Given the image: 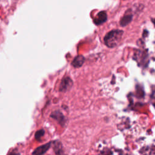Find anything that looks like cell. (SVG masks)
I'll list each match as a JSON object with an SVG mask.
<instances>
[{"label":"cell","mask_w":155,"mask_h":155,"mask_svg":"<svg viewBox=\"0 0 155 155\" xmlns=\"http://www.w3.org/2000/svg\"><path fill=\"white\" fill-rule=\"evenodd\" d=\"M124 31L121 30H113L108 32L104 37L105 44L109 48L115 47L121 41Z\"/></svg>","instance_id":"6da1fadb"},{"label":"cell","mask_w":155,"mask_h":155,"mask_svg":"<svg viewBox=\"0 0 155 155\" xmlns=\"http://www.w3.org/2000/svg\"><path fill=\"white\" fill-rule=\"evenodd\" d=\"M73 84V82L70 77H65L61 81L59 90L61 92H66L71 89Z\"/></svg>","instance_id":"7a4b0ae2"},{"label":"cell","mask_w":155,"mask_h":155,"mask_svg":"<svg viewBox=\"0 0 155 155\" xmlns=\"http://www.w3.org/2000/svg\"><path fill=\"white\" fill-rule=\"evenodd\" d=\"M51 142H48L45 144H44L39 147L36 148L33 152L32 155H43L51 147Z\"/></svg>","instance_id":"3957f363"},{"label":"cell","mask_w":155,"mask_h":155,"mask_svg":"<svg viewBox=\"0 0 155 155\" xmlns=\"http://www.w3.org/2000/svg\"><path fill=\"white\" fill-rule=\"evenodd\" d=\"M107 19V15L105 11L99 12L94 19V23L96 25H101L104 23Z\"/></svg>","instance_id":"277c9868"},{"label":"cell","mask_w":155,"mask_h":155,"mask_svg":"<svg viewBox=\"0 0 155 155\" xmlns=\"http://www.w3.org/2000/svg\"><path fill=\"white\" fill-rule=\"evenodd\" d=\"M50 117L56 120L60 124L64 125L65 123V119L63 114L59 111V110H56L53 111Z\"/></svg>","instance_id":"5b68a950"},{"label":"cell","mask_w":155,"mask_h":155,"mask_svg":"<svg viewBox=\"0 0 155 155\" xmlns=\"http://www.w3.org/2000/svg\"><path fill=\"white\" fill-rule=\"evenodd\" d=\"M85 62V58L82 55H78L76 56L71 62V65L74 68L81 67Z\"/></svg>","instance_id":"8992f818"},{"label":"cell","mask_w":155,"mask_h":155,"mask_svg":"<svg viewBox=\"0 0 155 155\" xmlns=\"http://www.w3.org/2000/svg\"><path fill=\"white\" fill-rule=\"evenodd\" d=\"M53 149L56 155H64L62 143L59 141L56 140L53 142Z\"/></svg>","instance_id":"52a82bcc"},{"label":"cell","mask_w":155,"mask_h":155,"mask_svg":"<svg viewBox=\"0 0 155 155\" xmlns=\"http://www.w3.org/2000/svg\"><path fill=\"white\" fill-rule=\"evenodd\" d=\"M132 18H133V15L131 13H128V12H127L120 19V25L122 27H125L131 21Z\"/></svg>","instance_id":"ba28073f"},{"label":"cell","mask_w":155,"mask_h":155,"mask_svg":"<svg viewBox=\"0 0 155 155\" xmlns=\"http://www.w3.org/2000/svg\"><path fill=\"white\" fill-rule=\"evenodd\" d=\"M44 130L43 129H41L38 131H37L35 133V139H37V140H39L44 134Z\"/></svg>","instance_id":"9c48e42d"},{"label":"cell","mask_w":155,"mask_h":155,"mask_svg":"<svg viewBox=\"0 0 155 155\" xmlns=\"http://www.w3.org/2000/svg\"><path fill=\"white\" fill-rule=\"evenodd\" d=\"M10 155H20L19 154V153H12L11 154H10Z\"/></svg>","instance_id":"30bf717a"}]
</instances>
